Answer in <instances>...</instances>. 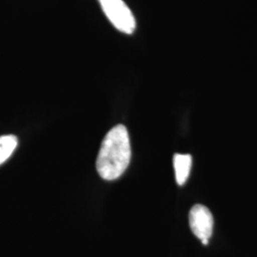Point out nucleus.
Returning <instances> with one entry per match:
<instances>
[{
  "instance_id": "obj_1",
  "label": "nucleus",
  "mask_w": 257,
  "mask_h": 257,
  "mask_svg": "<svg viewBox=\"0 0 257 257\" xmlns=\"http://www.w3.org/2000/svg\"><path fill=\"white\" fill-rule=\"evenodd\" d=\"M131 143L128 131L117 125L109 131L102 141L96 159V169L105 180L117 179L127 170L131 161Z\"/></svg>"
},
{
  "instance_id": "obj_2",
  "label": "nucleus",
  "mask_w": 257,
  "mask_h": 257,
  "mask_svg": "<svg viewBox=\"0 0 257 257\" xmlns=\"http://www.w3.org/2000/svg\"><path fill=\"white\" fill-rule=\"evenodd\" d=\"M98 2L113 27L126 35L135 33L137 21L123 0H98Z\"/></svg>"
},
{
  "instance_id": "obj_3",
  "label": "nucleus",
  "mask_w": 257,
  "mask_h": 257,
  "mask_svg": "<svg viewBox=\"0 0 257 257\" xmlns=\"http://www.w3.org/2000/svg\"><path fill=\"white\" fill-rule=\"evenodd\" d=\"M190 226L193 234L207 245L212 234L213 217L209 209L203 205H194L189 215Z\"/></svg>"
},
{
  "instance_id": "obj_4",
  "label": "nucleus",
  "mask_w": 257,
  "mask_h": 257,
  "mask_svg": "<svg viewBox=\"0 0 257 257\" xmlns=\"http://www.w3.org/2000/svg\"><path fill=\"white\" fill-rule=\"evenodd\" d=\"M192 163H193V159L190 155L175 154L174 156V166H175V178L178 185L182 186L187 181L191 172Z\"/></svg>"
},
{
  "instance_id": "obj_5",
  "label": "nucleus",
  "mask_w": 257,
  "mask_h": 257,
  "mask_svg": "<svg viewBox=\"0 0 257 257\" xmlns=\"http://www.w3.org/2000/svg\"><path fill=\"white\" fill-rule=\"evenodd\" d=\"M18 138L15 136L0 137V165L4 163L18 146Z\"/></svg>"
}]
</instances>
